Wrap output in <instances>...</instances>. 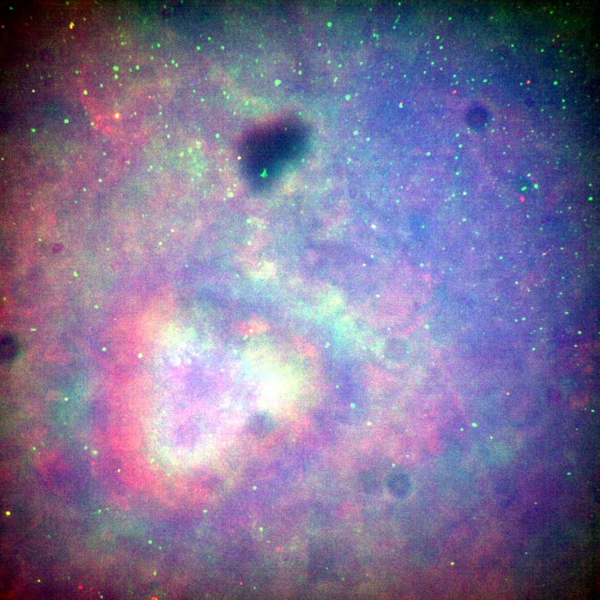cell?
<instances>
[{
  "mask_svg": "<svg viewBox=\"0 0 600 600\" xmlns=\"http://www.w3.org/2000/svg\"><path fill=\"white\" fill-rule=\"evenodd\" d=\"M17 345L14 338L6 337L3 339L1 344V356L4 360H11L17 352Z\"/></svg>",
  "mask_w": 600,
  "mask_h": 600,
  "instance_id": "1",
  "label": "cell"
}]
</instances>
